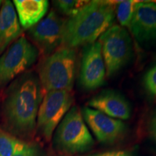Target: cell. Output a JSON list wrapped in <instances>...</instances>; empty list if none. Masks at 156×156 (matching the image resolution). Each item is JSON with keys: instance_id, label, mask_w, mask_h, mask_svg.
I'll use <instances>...</instances> for the list:
<instances>
[{"instance_id": "4", "label": "cell", "mask_w": 156, "mask_h": 156, "mask_svg": "<svg viewBox=\"0 0 156 156\" xmlns=\"http://www.w3.org/2000/svg\"><path fill=\"white\" fill-rule=\"evenodd\" d=\"M54 142L56 149L67 154L85 153L92 148L94 140L78 107L70 108L64 116L56 128Z\"/></svg>"}, {"instance_id": "23", "label": "cell", "mask_w": 156, "mask_h": 156, "mask_svg": "<svg viewBox=\"0 0 156 156\" xmlns=\"http://www.w3.org/2000/svg\"><path fill=\"white\" fill-rule=\"evenodd\" d=\"M155 2V3H156V1H155V2Z\"/></svg>"}, {"instance_id": "2", "label": "cell", "mask_w": 156, "mask_h": 156, "mask_svg": "<svg viewBox=\"0 0 156 156\" xmlns=\"http://www.w3.org/2000/svg\"><path fill=\"white\" fill-rule=\"evenodd\" d=\"M116 2L91 1L77 15L65 20L61 46L74 48L93 44L112 25Z\"/></svg>"}, {"instance_id": "7", "label": "cell", "mask_w": 156, "mask_h": 156, "mask_svg": "<svg viewBox=\"0 0 156 156\" xmlns=\"http://www.w3.org/2000/svg\"><path fill=\"white\" fill-rule=\"evenodd\" d=\"M74 101L72 91L51 90L43 98L37 116V129L46 141H50L54 130L71 108Z\"/></svg>"}, {"instance_id": "17", "label": "cell", "mask_w": 156, "mask_h": 156, "mask_svg": "<svg viewBox=\"0 0 156 156\" xmlns=\"http://www.w3.org/2000/svg\"><path fill=\"white\" fill-rule=\"evenodd\" d=\"M90 1L80 0H58L53 2L57 9L69 17L75 16L82 9L89 3Z\"/></svg>"}, {"instance_id": "8", "label": "cell", "mask_w": 156, "mask_h": 156, "mask_svg": "<svg viewBox=\"0 0 156 156\" xmlns=\"http://www.w3.org/2000/svg\"><path fill=\"white\" fill-rule=\"evenodd\" d=\"M65 20L51 10L47 16L29 29L30 36L43 53L49 55L62 46Z\"/></svg>"}, {"instance_id": "14", "label": "cell", "mask_w": 156, "mask_h": 156, "mask_svg": "<svg viewBox=\"0 0 156 156\" xmlns=\"http://www.w3.org/2000/svg\"><path fill=\"white\" fill-rule=\"evenodd\" d=\"M13 5L16 9L20 26L30 29L42 20L48 8L46 0H14Z\"/></svg>"}, {"instance_id": "16", "label": "cell", "mask_w": 156, "mask_h": 156, "mask_svg": "<svg viewBox=\"0 0 156 156\" xmlns=\"http://www.w3.org/2000/svg\"><path fill=\"white\" fill-rule=\"evenodd\" d=\"M22 142L9 132L0 128V156H12Z\"/></svg>"}, {"instance_id": "19", "label": "cell", "mask_w": 156, "mask_h": 156, "mask_svg": "<svg viewBox=\"0 0 156 156\" xmlns=\"http://www.w3.org/2000/svg\"><path fill=\"white\" fill-rule=\"evenodd\" d=\"M12 156H37V152L34 146L23 141Z\"/></svg>"}, {"instance_id": "6", "label": "cell", "mask_w": 156, "mask_h": 156, "mask_svg": "<svg viewBox=\"0 0 156 156\" xmlns=\"http://www.w3.org/2000/svg\"><path fill=\"white\" fill-rule=\"evenodd\" d=\"M107 77H112L124 67L132 54V39L120 25L109 28L99 38Z\"/></svg>"}, {"instance_id": "9", "label": "cell", "mask_w": 156, "mask_h": 156, "mask_svg": "<svg viewBox=\"0 0 156 156\" xmlns=\"http://www.w3.org/2000/svg\"><path fill=\"white\" fill-rule=\"evenodd\" d=\"M106 75L100 43L95 41L84 46L80 74V83L83 88L92 90L101 86Z\"/></svg>"}, {"instance_id": "22", "label": "cell", "mask_w": 156, "mask_h": 156, "mask_svg": "<svg viewBox=\"0 0 156 156\" xmlns=\"http://www.w3.org/2000/svg\"><path fill=\"white\" fill-rule=\"evenodd\" d=\"M2 1H0V7L2 6Z\"/></svg>"}, {"instance_id": "1", "label": "cell", "mask_w": 156, "mask_h": 156, "mask_svg": "<svg viewBox=\"0 0 156 156\" xmlns=\"http://www.w3.org/2000/svg\"><path fill=\"white\" fill-rule=\"evenodd\" d=\"M44 96L39 78L33 73H23L9 84L0 106L2 119L9 133L22 136L34 133Z\"/></svg>"}, {"instance_id": "21", "label": "cell", "mask_w": 156, "mask_h": 156, "mask_svg": "<svg viewBox=\"0 0 156 156\" xmlns=\"http://www.w3.org/2000/svg\"><path fill=\"white\" fill-rule=\"evenodd\" d=\"M150 132L152 138L156 143V113L154 114L150 122Z\"/></svg>"}, {"instance_id": "12", "label": "cell", "mask_w": 156, "mask_h": 156, "mask_svg": "<svg viewBox=\"0 0 156 156\" xmlns=\"http://www.w3.org/2000/svg\"><path fill=\"white\" fill-rule=\"evenodd\" d=\"M87 104L93 109L116 119L126 120L131 116V107L128 101L114 90H105L98 93Z\"/></svg>"}, {"instance_id": "20", "label": "cell", "mask_w": 156, "mask_h": 156, "mask_svg": "<svg viewBox=\"0 0 156 156\" xmlns=\"http://www.w3.org/2000/svg\"><path fill=\"white\" fill-rule=\"evenodd\" d=\"M85 156H132V153L125 151H108L104 153H100L93 154V155H88Z\"/></svg>"}, {"instance_id": "3", "label": "cell", "mask_w": 156, "mask_h": 156, "mask_svg": "<svg viewBox=\"0 0 156 156\" xmlns=\"http://www.w3.org/2000/svg\"><path fill=\"white\" fill-rule=\"evenodd\" d=\"M77 54L74 48L60 46L48 55L38 67V78L44 92L72 91L75 79Z\"/></svg>"}, {"instance_id": "5", "label": "cell", "mask_w": 156, "mask_h": 156, "mask_svg": "<svg viewBox=\"0 0 156 156\" xmlns=\"http://www.w3.org/2000/svg\"><path fill=\"white\" fill-rule=\"evenodd\" d=\"M38 56V50L25 37L15 41L0 56V91L25 73Z\"/></svg>"}, {"instance_id": "15", "label": "cell", "mask_w": 156, "mask_h": 156, "mask_svg": "<svg viewBox=\"0 0 156 156\" xmlns=\"http://www.w3.org/2000/svg\"><path fill=\"white\" fill-rule=\"evenodd\" d=\"M136 2L137 1L134 0L116 2V14L118 21L123 28L127 27L129 28Z\"/></svg>"}, {"instance_id": "11", "label": "cell", "mask_w": 156, "mask_h": 156, "mask_svg": "<svg viewBox=\"0 0 156 156\" xmlns=\"http://www.w3.org/2000/svg\"><path fill=\"white\" fill-rule=\"evenodd\" d=\"M129 30L140 44L156 41V3L137 1Z\"/></svg>"}, {"instance_id": "10", "label": "cell", "mask_w": 156, "mask_h": 156, "mask_svg": "<svg viewBox=\"0 0 156 156\" xmlns=\"http://www.w3.org/2000/svg\"><path fill=\"white\" fill-rule=\"evenodd\" d=\"M84 119L99 142L112 144L119 140L126 130L124 123L98 111L85 107L82 111Z\"/></svg>"}, {"instance_id": "13", "label": "cell", "mask_w": 156, "mask_h": 156, "mask_svg": "<svg viewBox=\"0 0 156 156\" xmlns=\"http://www.w3.org/2000/svg\"><path fill=\"white\" fill-rule=\"evenodd\" d=\"M22 34L16 12L9 0L2 2L0 8V56Z\"/></svg>"}, {"instance_id": "18", "label": "cell", "mask_w": 156, "mask_h": 156, "mask_svg": "<svg viewBox=\"0 0 156 156\" xmlns=\"http://www.w3.org/2000/svg\"><path fill=\"white\" fill-rule=\"evenodd\" d=\"M144 83L146 89L156 96V64L146 73Z\"/></svg>"}]
</instances>
